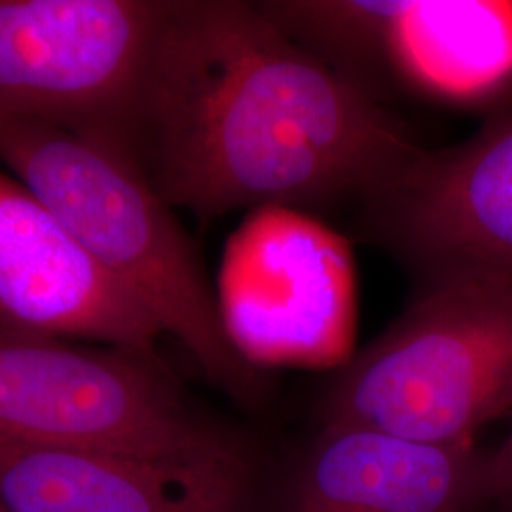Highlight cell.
I'll return each instance as SVG.
<instances>
[{
  "mask_svg": "<svg viewBox=\"0 0 512 512\" xmlns=\"http://www.w3.org/2000/svg\"><path fill=\"white\" fill-rule=\"evenodd\" d=\"M129 143L173 209L361 205L420 145L260 2L167 0Z\"/></svg>",
  "mask_w": 512,
  "mask_h": 512,
  "instance_id": "1",
  "label": "cell"
},
{
  "mask_svg": "<svg viewBox=\"0 0 512 512\" xmlns=\"http://www.w3.org/2000/svg\"><path fill=\"white\" fill-rule=\"evenodd\" d=\"M0 162L177 338L213 384L258 399L262 370L228 340L198 251L148 181L128 139L109 131L0 126Z\"/></svg>",
  "mask_w": 512,
  "mask_h": 512,
  "instance_id": "2",
  "label": "cell"
},
{
  "mask_svg": "<svg viewBox=\"0 0 512 512\" xmlns=\"http://www.w3.org/2000/svg\"><path fill=\"white\" fill-rule=\"evenodd\" d=\"M0 440L109 452L251 499L255 452L156 355L0 329Z\"/></svg>",
  "mask_w": 512,
  "mask_h": 512,
  "instance_id": "3",
  "label": "cell"
},
{
  "mask_svg": "<svg viewBox=\"0 0 512 512\" xmlns=\"http://www.w3.org/2000/svg\"><path fill=\"white\" fill-rule=\"evenodd\" d=\"M512 410V287L421 283L408 308L348 357L321 393V423L461 444Z\"/></svg>",
  "mask_w": 512,
  "mask_h": 512,
  "instance_id": "4",
  "label": "cell"
},
{
  "mask_svg": "<svg viewBox=\"0 0 512 512\" xmlns=\"http://www.w3.org/2000/svg\"><path fill=\"white\" fill-rule=\"evenodd\" d=\"M308 52L384 105L391 93L492 107L512 90V2L262 0Z\"/></svg>",
  "mask_w": 512,
  "mask_h": 512,
  "instance_id": "5",
  "label": "cell"
},
{
  "mask_svg": "<svg viewBox=\"0 0 512 512\" xmlns=\"http://www.w3.org/2000/svg\"><path fill=\"white\" fill-rule=\"evenodd\" d=\"M165 4L0 0V126L109 131L129 141Z\"/></svg>",
  "mask_w": 512,
  "mask_h": 512,
  "instance_id": "6",
  "label": "cell"
},
{
  "mask_svg": "<svg viewBox=\"0 0 512 512\" xmlns=\"http://www.w3.org/2000/svg\"><path fill=\"white\" fill-rule=\"evenodd\" d=\"M359 230L418 281L512 287V90L454 147H421L357 207Z\"/></svg>",
  "mask_w": 512,
  "mask_h": 512,
  "instance_id": "7",
  "label": "cell"
},
{
  "mask_svg": "<svg viewBox=\"0 0 512 512\" xmlns=\"http://www.w3.org/2000/svg\"><path fill=\"white\" fill-rule=\"evenodd\" d=\"M215 291L228 340L258 370L279 363L340 366L348 359L351 251L308 213L251 211L228 241Z\"/></svg>",
  "mask_w": 512,
  "mask_h": 512,
  "instance_id": "8",
  "label": "cell"
},
{
  "mask_svg": "<svg viewBox=\"0 0 512 512\" xmlns=\"http://www.w3.org/2000/svg\"><path fill=\"white\" fill-rule=\"evenodd\" d=\"M0 329L156 355L147 308L54 211L0 171Z\"/></svg>",
  "mask_w": 512,
  "mask_h": 512,
  "instance_id": "9",
  "label": "cell"
},
{
  "mask_svg": "<svg viewBox=\"0 0 512 512\" xmlns=\"http://www.w3.org/2000/svg\"><path fill=\"white\" fill-rule=\"evenodd\" d=\"M488 450L321 423L283 476L274 512H478L490 507Z\"/></svg>",
  "mask_w": 512,
  "mask_h": 512,
  "instance_id": "10",
  "label": "cell"
},
{
  "mask_svg": "<svg viewBox=\"0 0 512 512\" xmlns=\"http://www.w3.org/2000/svg\"><path fill=\"white\" fill-rule=\"evenodd\" d=\"M0 503L10 512H247L251 499L141 459L0 440Z\"/></svg>",
  "mask_w": 512,
  "mask_h": 512,
  "instance_id": "11",
  "label": "cell"
},
{
  "mask_svg": "<svg viewBox=\"0 0 512 512\" xmlns=\"http://www.w3.org/2000/svg\"><path fill=\"white\" fill-rule=\"evenodd\" d=\"M490 507L501 512H512V431L497 450L488 456Z\"/></svg>",
  "mask_w": 512,
  "mask_h": 512,
  "instance_id": "12",
  "label": "cell"
},
{
  "mask_svg": "<svg viewBox=\"0 0 512 512\" xmlns=\"http://www.w3.org/2000/svg\"><path fill=\"white\" fill-rule=\"evenodd\" d=\"M0 512H10V511H8V509H6V507H4V505H2V503H0Z\"/></svg>",
  "mask_w": 512,
  "mask_h": 512,
  "instance_id": "13",
  "label": "cell"
}]
</instances>
